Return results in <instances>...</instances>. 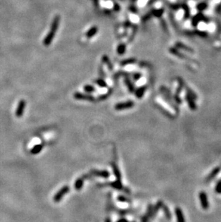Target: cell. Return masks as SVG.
I'll list each match as a JSON object with an SVG mask.
<instances>
[{
    "label": "cell",
    "instance_id": "11",
    "mask_svg": "<svg viewBox=\"0 0 221 222\" xmlns=\"http://www.w3.org/2000/svg\"><path fill=\"white\" fill-rule=\"evenodd\" d=\"M98 31V27H97L96 26H93V27H91L87 32H86V38H93V37H94L95 35L97 34Z\"/></svg>",
    "mask_w": 221,
    "mask_h": 222
},
{
    "label": "cell",
    "instance_id": "18",
    "mask_svg": "<svg viewBox=\"0 0 221 222\" xmlns=\"http://www.w3.org/2000/svg\"><path fill=\"white\" fill-rule=\"evenodd\" d=\"M42 148H43V145L42 144H37V145L34 146L33 148H32L30 152L33 155H37L39 152H41Z\"/></svg>",
    "mask_w": 221,
    "mask_h": 222
},
{
    "label": "cell",
    "instance_id": "19",
    "mask_svg": "<svg viewBox=\"0 0 221 222\" xmlns=\"http://www.w3.org/2000/svg\"><path fill=\"white\" fill-rule=\"evenodd\" d=\"M162 210H163V211H164V214L166 216V217H167L168 218V219H171V213H170V211H169V208H168L166 205H164V204H163V206H162Z\"/></svg>",
    "mask_w": 221,
    "mask_h": 222
},
{
    "label": "cell",
    "instance_id": "7",
    "mask_svg": "<svg viewBox=\"0 0 221 222\" xmlns=\"http://www.w3.org/2000/svg\"><path fill=\"white\" fill-rule=\"evenodd\" d=\"M91 175L98 176V177L104 178H107L110 175V173L107 170H91Z\"/></svg>",
    "mask_w": 221,
    "mask_h": 222
},
{
    "label": "cell",
    "instance_id": "5",
    "mask_svg": "<svg viewBox=\"0 0 221 222\" xmlns=\"http://www.w3.org/2000/svg\"><path fill=\"white\" fill-rule=\"evenodd\" d=\"M26 107V101L25 100H20L19 102L18 105H17V109L15 112V115L17 117H22L23 114H24V109Z\"/></svg>",
    "mask_w": 221,
    "mask_h": 222
},
{
    "label": "cell",
    "instance_id": "24",
    "mask_svg": "<svg viewBox=\"0 0 221 222\" xmlns=\"http://www.w3.org/2000/svg\"><path fill=\"white\" fill-rule=\"evenodd\" d=\"M162 12H163L162 10H154V11H153L152 13L154 14V15L157 16V17H160V16L162 15Z\"/></svg>",
    "mask_w": 221,
    "mask_h": 222
},
{
    "label": "cell",
    "instance_id": "14",
    "mask_svg": "<svg viewBox=\"0 0 221 222\" xmlns=\"http://www.w3.org/2000/svg\"><path fill=\"white\" fill-rule=\"evenodd\" d=\"M112 168H113V170H114V175H116V178H117V181H118V182H121V172H120L119 170H118L117 165H116V163H112Z\"/></svg>",
    "mask_w": 221,
    "mask_h": 222
},
{
    "label": "cell",
    "instance_id": "28",
    "mask_svg": "<svg viewBox=\"0 0 221 222\" xmlns=\"http://www.w3.org/2000/svg\"><path fill=\"white\" fill-rule=\"evenodd\" d=\"M117 222H128V221L126 219H125V218H121V219L118 220Z\"/></svg>",
    "mask_w": 221,
    "mask_h": 222
},
{
    "label": "cell",
    "instance_id": "12",
    "mask_svg": "<svg viewBox=\"0 0 221 222\" xmlns=\"http://www.w3.org/2000/svg\"><path fill=\"white\" fill-rule=\"evenodd\" d=\"M185 98H186V101H187V104H188L189 107H190V109L191 110H196L197 109V105L195 104L192 98L191 97L190 95H186L185 96Z\"/></svg>",
    "mask_w": 221,
    "mask_h": 222
},
{
    "label": "cell",
    "instance_id": "13",
    "mask_svg": "<svg viewBox=\"0 0 221 222\" xmlns=\"http://www.w3.org/2000/svg\"><path fill=\"white\" fill-rule=\"evenodd\" d=\"M102 61H103L104 64L106 65V66L108 67V68H109V70H113V68H114V67H113V64L111 63L110 59H109V58L106 55H103V56H102Z\"/></svg>",
    "mask_w": 221,
    "mask_h": 222
},
{
    "label": "cell",
    "instance_id": "29",
    "mask_svg": "<svg viewBox=\"0 0 221 222\" xmlns=\"http://www.w3.org/2000/svg\"><path fill=\"white\" fill-rule=\"evenodd\" d=\"M130 11L131 12H137V11H136V9L135 8H134V7H132V8H131L130 9Z\"/></svg>",
    "mask_w": 221,
    "mask_h": 222
},
{
    "label": "cell",
    "instance_id": "17",
    "mask_svg": "<svg viewBox=\"0 0 221 222\" xmlns=\"http://www.w3.org/2000/svg\"><path fill=\"white\" fill-rule=\"evenodd\" d=\"M126 50V45L124 43H121L117 46L116 48V51H117V53L118 55H123L125 53Z\"/></svg>",
    "mask_w": 221,
    "mask_h": 222
},
{
    "label": "cell",
    "instance_id": "20",
    "mask_svg": "<svg viewBox=\"0 0 221 222\" xmlns=\"http://www.w3.org/2000/svg\"><path fill=\"white\" fill-rule=\"evenodd\" d=\"M136 62V59L134 58H129V59H126L123 60L121 62V66H127V65H130V64H133Z\"/></svg>",
    "mask_w": 221,
    "mask_h": 222
},
{
    "label": "cell",
    "instance_id": "22",
    "mask_svg": "<svg viewBox=\"0 0 221 222\" xmlns=\"http://www.w3.org/2000/svg\"><path fill=\"white\" fill-rule=\"evenodd\" d=\"M84 89L86 92H88V93L95 92V89L94 86H91V85H86L84 87Z\"/></svg>",
    "mask_w": 221,
    "mask_h": 222
},
{
    "label": "cell",
    "instance_id": "30",
    "mask_svg": "<svg viewBox=\"0 0 221 222\" xmlns=\"http://www.w3.org/2000/svg\"><path fill=\"white\" fill-rule=\"evenodd\" d=\"M93 1H94V3H95V4H97V3H98V1H99V0H93Z\"/></svg>",
    "mask_w": 221,
    "mask_h": 222
},
{
    "label": "cell",
    "instance_id": "10",
    "mask_svg": "<svg viewBox=\"0 0 221 222\" xmlns=\"http://www.w3.org/2000/svg\"><path fill=\"white\" fill-rule=\"evenodd\" d=\"M88 176L89 175H85L84 176H82V177L79 178L78 179H77V181H75V185H74L75 188L77 190V191H79V190H81V188H82L83 186H84V180L88 178Z\"/></svg>",
    "mask_w": 221,
    "mask_h": 222
},
{
    "label": "cell",
    "instance_id": "27",
    "mask_svg": "<svg viewBox=\"0 0 221 222\" xmlns=\"http://www.w3.org/2000/svg\"><path fill=\"white\" fill-rule=\"evenodd\" d=\"M120 6L118 5V4H116V3H115L114 5V11H116V12H118L120 10Z\"/></svg>",
    "mask_w": 221,
    "mask_h": 222
},
{
    "label": "cell",
    "instance_id": "8",
    "mask_svg": "<svg viewBox=\"0 0 221 222\" xmlns=\"http://www.w3.org/2000/svg\"><path fill=\"white\" fill-rule=\"evenodd\" d=\"M220 170H221V166L216 167V168H214L213 170H212L211 172H210V173L209 174V175H208V177L206 178L207 182H209V181H212V180L215 178L216 177V175H217V174H218L219 172H220Z\"/></svg>",
    "mask_w": 221,
    "mask_h": 222
},
{
    "label": "cell",
    "instance_id": "2",
    "mask_svg": "<svg viewBox=\"0 0 221 222\" xmlns=\"http://www.w3.org/2000/svg\"><path fill=\"white\" fill-rule=\"evenodd\" d=\"M199 199H200V202L201 207H202L204 210H207V209H209L210 204H209V201H208V195H207L205 192H204V191L200 192Z\"/></svg>",
    "mask_w": 221,
    "mask_h": 222
},
{
    "label": "cell",
    "instance_id": "15",
    "mask_svg": "<svg viewBox=\"0 0 221 222\" xmlns=\"http://www.w3.org/2000/svg\"><path fill=\"white\" fill-rule=\"evenodd\" d=\"M146 90V86H141V87H139L135 92L136 96H137L138 98H141L143 96H144Z\"/></svg>",
    "mask_w": 221,
    "mask_h": 222
},
{
    "label": "cell",
    "instance_id": "3",
    "mask_svg": "<svg viewBox=\"0 0 221 222\" xmlns=\"http://www.w3.org/2000/svg\"><path fill=\"white\" fill-rule=\"evenodd\" d=\"M69 190H70V188H69L68 186H63V187L59 191L57 192V193L55 195V196L53 198L54 201L56 202V203L61 201L62 198H63V197L64 196V195L66 194L67 193H68Z\"/></svg>",
    "mask_w": 221,
    "mask_h": 222
},
{
    "label": "cell",
    "instance_id": "9",
    "mask_svg": "<svg viewBox=\"0 0 221 222\" xmlns=\"http://www.w3.org/2000/svg\"><path fill=\"white\" fill-rule=\"evenodd\" d=\"M174 211H175L177 222H186L183 211H182V209L180 208L176 207Z\"/></svg>",
    "mask_w": 221,
    "mask_h": 222
},
{
    "label": "cell",
    "instance_id": "23",
    "mask_svg": "<svg viewBox=\"0 0 221 222\" xmlns=\"http://www.w3.org/2000/svg\"><path fill=\"white\" fill-rule=\"evenodd\" d=\"M215 192L217 193H219V194L221 193V180L217 181L216 186H215Z\"/></svg>",
    "mask_w": 221,
    "mask_h": 222
},
{
    "label": "cell",
    "instance_id": "6",
    "mask_svg": "<svg viewBox=\"0 0 221 222\" xmlns=\"http://www.w3.org/2000/svg\"><path fill=\"white\" fill-rule=\"evenodd\" d=\"M73 96H74V98L78 100H87V101H91L94 100V97H93V96H91V95L83 94V93H80V92L75 93Z\"/></svg>",
    "mask_w": 221,
    "mask_h": 222
},
{
    "label": "cell",
    "instance_id": "25",
    "mask_svg": "<svg viewBox=\"0 0 221 222\" xmlns=\"http://www.w3.org/2000/svg\"><path fill=\"white\" fill-rule=\"evenodd\" d=\"M141 77V74L139 73H136L135 74H134V75H133V78L135 81L139 80Z\"/></svg>",
    "mask_w": 221,
    "mask_h": 222
},
{
    "label": "cell",
    "instance_id": "21",
    "mask_svg": "<svg viewBox=\"0 0 221 222\" xmlns=\"http://www.w3.org/2000/svg\"><path fill=\"white\" fill-rule=\"evenodd\" d=\"M95 82L98 84V86H99L100 87L102 88H105L107 86V84L106 83V81L104 80H103L102 78H98L95 81Z\"/></svg>",
    "mask_w": 221,
    "mask_h": 222
},
{
    "label": "cell",
    "instance_id": "16",
    "mask_svg": "<svg viewBox=\"0 0 221 222\" xmlns=\"http://www.w3.org/2000/svg\"><path fill=\"white\" fill-rule=\"evenodd\" d=\"M124 83L125 84H126V87L128 88L129 91L131 93H133L134 91V86L133 85V84H132V81H131L129 78H125Z\"/></svg>",
    "mask_w": 221,
    "mask_h": 222
},
{
    "label": "cell",
    "instance_id": "26",
    "mask_svg": "<svg viewBox=\"0 0 221 222\" xmlns=\"http://www.w3.org/2000/svg\"><path fill=\"white\" fill-rule=\"evenodd\" d=\"M118 200L119 201H121V202H126V201H129L128 199H126V198H124L123 196H122V195H120V196L118 197Z\"/></svg>",
    "mask_w": 221,
    "mask_h": 222
},
{
    "label": "cell",
    "instance_id": "4",
    "mask_svg": "<svg viewBox=\"0 0 221 222\" xmlns=\"http://www.w3.org/2000/svg\"><path fill=\"white\" fill-rule=\"evenodd\" d=\"M134 106V101H128L123 102V103H118L117 104L115 105V109L117 111L124 110V109H128L132 108Z\"/></svg>",
    "mask_w": 221,
    "mask_h": 222
},
{
    "label": "cell",
    "instance_id": "1",
    "mask_svg": "<svg viewBox=\"0 0 221 222\" xmlns=\"http://www.w3.org/2000/svg\"><path fill=\"white\" fill-rule=\"evenodd\" d=\"M60 21H61V17L59 15H56L52 20L48 34L46 35L45 39L43 40V44L45 46L48 47L52 42V40H53L55 36L56 32H57L58 27H59Z\"/></svg>",
    "mask_w": 221,
    "mask_h": 222
}]
</instances>
